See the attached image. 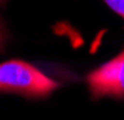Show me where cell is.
Here are the masks:
<instances>
[{"label":"cell","instance_id":"cell-3","mask_svg":"<svg viewBox=\"0 0 124 120\" xmlns=\"http://www.w3.org/2000/svg\"><path fill=\"white\" fill-rule=\"evenodd\" d=\"M104 2L109 5V8H112L119 17L124 19V0H104Z\"/></svg>","mask_w":124,"mask_h":120},{"label":"cell","instance_id":"cell-1","mask_svg":"<svg viewBox=\"0 0 124 120\" xmlns=\"http://www.w3.org/2000/svg\"><path fill=\"white\" fill-rule=\"evenodd\" d=\"M61 83L42 73L39 68L23 60H7L0 63V92L20 93L23 97L44 99Z\"/></svg>","mask_w":124,"mask_h":120},{"label":"cell","instance_id":"cell-4","mask_svg":"<svg viewBox=\"0 0 124 120\" xmlns=\"http://www.w3.org/2000/svg\"><path fill=\"white\" fill-rule=\"evenodd\" d=\"M3 45V32H2V27H0V48Z\"/></svg>","mask_w":124,"mask_h":120},{"label":"cell","instance_id":"cell-2","mask_svg":"<svg viewBox=\"0 0 124 120\" xmlns=\"http://www.w3.org/2000/svg\"><path fill=\"white\" fill-rule=\"evenodd\" d=\"M91 95L94 99H124V50L87 75Z\"/></svg>","mask_w":124,"mask_h":120}]
</instances>
